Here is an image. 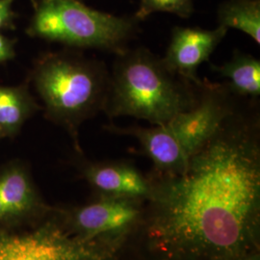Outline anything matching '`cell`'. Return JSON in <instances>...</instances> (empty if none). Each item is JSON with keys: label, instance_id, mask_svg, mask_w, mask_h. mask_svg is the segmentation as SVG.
I'll list each match as a JSON object with an SVG mask.
<instances>
[{"label": "cell", "instance_id": "cell-3", "mask_svg": "<svg viewBox=\"0 0 260 260\" xmlns=\"http://www.w3.org/2000/svg\"><path fill=\"white\" fill-rule=\"evenodd\" d=\"M109 76L103 62L52 54L38 65L35 83L50 118L76 139L79 124L103 111Z\"/></svg>", "mask_w": 260, "mask_h": 260}, {"label": "cell", "instance_id": "cell-15", "mask_svg": "<svg viewBox=\"0 0 260 260\" xmlns=\"http://www.w3.org/2000/svg\"><path fill=\"white\" fill-rule=\"evenodd\" d=\"M170 13L187 19L194 12L193 0H140L135 19H145L154 13Z\"/></svg>", "mask_w": 260, "mask_h": 260}, {"label": "cell", "instance_id": "cell-2", "mask_svg": "<svg viewBox=\"0 0 260 260\" xmlns=\"http://www.w3.org/2000/svg\"><path fill=\"white\" fill-rule=\"evenodd\" d=\"M116 56L103 110L108 118L130 116L161 125L198 103L202 84L174 74L148 48L128 47Z\"/></svg>", "mask_w": 260, "mask_h": 260}, {"label": "cell", "instance_id": "cell-14", "mask_svg": "<svg viewBox=\"0 0 260 260\" xmlns=\"http://www.w3.org/2000/svg\"><path fill=\"white\" fill-rule=\"evenodd\" d=\"M32 106L31 100L23 90L0 86V132H17L32 112Z\"/></svg>", "mask_w": 260, "mask_h": 260}, {"label": "cell", "instance_id": "cell-18", "mask_svg": "<svg viewBox=\"0 0 260 260\" xmlns=\"http://www.w3.org/2000/svg\"><path fill=\"white\" fill-rule=\"evenodd\" d=\"M234 260H260L259 251H253Z\"/></svg>", "mask_w": 260, "mask_h": 260}, {"label": "cell", "instance_id": "cell-1", "mask_svg": "<svg viewBox=\"0 0 260 260\" xmlns=\"http://www.w3.org/2000/svg\"><path fill=\"white\" fill-rule=\"evenodd\" d=\"M259 121L237 106L180 174L149 178L147 236L161 260H234L258 251Z\"/></svg>", "mask_w": 260, "mask_h": 260}, {"label": "cell", "instance_id": "cell-16", "mask_svg": "<svg viewBox=\"0 0 260 260\" xmlns=\"http://www.w3.org/2000/svg\"><path fill=\"white\" fill-rule=\"evenodd\" d=\"M14 0H0V29L8 26L13 18Z\"/></svg>", "mask_w": 260, "mask_h": 260}, {"label": "cell", "instance_id": "cell-5", "mask_svg": "<svg viewBox=\"0 0 260 260\" xmlns=\"http://www.w3.org/2000/svg\"><path fill=\"white\" fill-rule=\"evenodd\" d=\"M122 245L87 241L47 222L23 233H0V260H116Z\"/></svg>", "mask_w": 260, "mask_h": 260}, {"label": "cell", "instance_id": "cell-8", "mask_svg": "<svg viewBox=\"0 0 260 260\" xmlns=\"http://www.w3.org/2000/svg\"><path fill=\"white\" fill-rule=\"evenodd\" d=\"M226 33L228 29L219 25L212 30L177 26L162 60L171 72L200 86L203 80L198 76L199 67L209 60Z\"/></svg>", "mask_w": 260, "mask_h": 260}, {"label": "cell", "instance_id": "cell-13", "mask_svg": "<svg viewBox=\"0 0 260 260\" xmlns=\"http://www.w3.org/2000/svg\"><path fill=\"white\" fill-rule=\"evenodd\" d=\"M218 25L237 29L260 45V0H225L218 9Z\"/></svg>", "mask_w": 260, "mask_h": 260}, {"label": "cell", "instance_id": "cell-17", "mask_svg": "<svg viewBox=\"0 0 260 260\" xmlns=\"http://www.w3.org/2000/svg\"><path fill=\"white\" fill-rule=\"evenodd\" d=\"M14 56L13 45L7 38L0 34V62L9 60Z\"/></svg>", "mask_w": 260, "mask_h": 260}, {"label": "cell", "instance_id": "cell-7", "mask_svg": "<svg viewBox=\"0 0 260 260\" xmlns=\"http://www.w3.org/2000/svg\"><path fill=\"white\" fill-rule=\"evenodd\" d=\"M142 200L101 196L67 214L66 226L87 241L124 243L141 222Z\"/></svg>", "mask_w": 260, "mask_h": 260}, {"label": "cell", "instance_id": "cell-4", "mask_svg": "<svg viewBox=\"0 0 260 260\" xmlns=\"http://www.w3.org/2000/svg\"><path fill=\"white\" fill-rule=\"evenodd\" d=\"M30 34L71 47L121 54L138 32V20L92 9L79 0H40Z\"/></svg>", "mask_w": 260, "mask_h": 260}, {"label": "cell", "instance_id": "cell-10", "mask_svg": "<svg viewBox=\"0 0 260 260\" xmlns=\"http://www.w3.org/2000/svg\"><path fill=\"white\" fill-rule=\"evenodd\" d=\"M104 127L115 134L129 135L138 140L144 153L153 162L155 176L177 175L187 166L189 158L163 124L151 127H119L109 124Z\"/></svg>", "mask_w": 260, "mask_h": 260}, {"label": "cell", "instance_id": "cell-12", "mask_svg": "<svg viewBox=\"0 0 260 260\" xmlns=\"http://www.w3.org/2000/svg\"><path fill=\"white\" fill-rule=\"evenodd\" d=\"M214 70L225 79L237 96L257 99L260 95V60L251 54L235 51L233 58Z\"/></svg>", "mask_w": 260, "mask_h": 260}, {"label": "cell", "instance_id": "cell-11", "mask_svg": "<svg viewBox=\"0 0 260 260\" xmlns=\"http://www.w3.org/2000/svg\"><path fill=\"white\" fill-rule=\"evenodd\" d=\"M41 207L27 171L13 164L0 172V225L19 222Z\"/></svg>", "mask_w": 260, "mask_h": 260}, {"label": "cell", "instance_id": "cell-6", "mask_svg": "<svg viewBox=\"0 0 260 260\" xmlns=\"http://www.w3.org/2000/svg\"><path fill=\"white\" fill-rule=\"evenodd\" d=\"M228 84L203 81L195 106L163 124L188 158L210 139L223 120L238 106Z\"/></svg>", "mask_w": 260, "mask_h": 260}, {"label": "cell", "instance_id": "cell-19", "mask_svg": "<svg viewBox=\"0 0 260 260\" xmlns=\"http://www.w3.org/2000/svg\"><path fill=\"white\" fill-rule=\"evenodd\" d=\"M0 134H2V133H1V132H0Z\"/></svg>", "mask_w": 260, "mask_h": 260}, {"label": "cell", "instance_id": "cell-9", "mask_svg": "<svg viewBox=\"0 0 260 260\" xmlns=\"http://www.w3.org/2000/svg\"><path fill=\"white\" fill-rule=\"evenodd\" d=\"M82 173L85 179L101 196L149 200L151 194L150 179L126 162L89 163Z\"/></svg>", "mask_w": 260, "mask_h": 260}]
</instances>
